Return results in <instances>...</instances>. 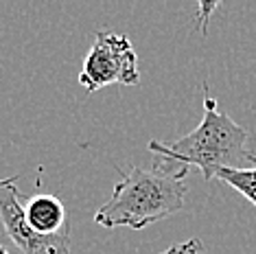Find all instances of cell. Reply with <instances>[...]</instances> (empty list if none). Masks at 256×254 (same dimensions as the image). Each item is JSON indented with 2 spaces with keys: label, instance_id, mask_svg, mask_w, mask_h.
Segmentation results:
<instances>
[{
  "label": "cell",
  "instance_id": "6da1fadb",
  "mask_svg": "<svg viewBox=\"0 0 256 254\" xmlns=\"http://www.w3.org/2000/svg\"><path fill=\"white\" fill-rule=\"evenodd\" d=\"M186 176L188 166H173L162 158L151 169L132 166L127 173H120L112 198L94 212V222L103 228L142 230L176 215L184 208L188 193Z\"/></svg>",
  "mask_w": 256,
  "mask_h": 254
},
{
  "label": "cell",
  "instance_id": "7a4b0ae2",
  "mask_svg": "<svg viewBox=\"0 0 256 254\" xmlns=\"http://www.w3.org/2000/svg\"><path fill=\"white\" fill-rule=\"evenodd\" d=\"M248 140V132L224 110H219L210 94H206L202 123L171 145L151 140L149 152L166 162L197 166L204 180H212L224 169H254L256 152Z\"/></svg>",
  "mask_w": 256,
  "mask_h": 254
},
{
  "label": "cell",
  "instance_id": "3957f363",
  "mask_svg": "<svg viewBox=\"0 0 256 254\" xmlns=\"http://www.w3.org/2000/svg\"><path fill=\"white\" fill-rule=\"evenodd\" d=\"M138 82V55L130 38L123 33L98 31L90 53L84 60L79 84L88 92H96L112 84L136 86Z\"/></svg>",
  "mask_w": 256,
  "mask_h": 254
},
{
  "label": "cell",
  "instance_id": "277c9868",
  "mask_svg": "<svg viewBox=\"0 0 256 254\" xmlns=\"http://www.w3.org/2000/svg\"><path fill=\"white\" fill-rule=\"evenodd\" d=\"M0 222L9 239L22 254H70V228L53 236H40L24 217V202L20 200L18 176L0 180Z\"/></svg>",
  "mask_w": 256,
  "mask_h": 254
},
{
  "label": "cell",
  "instance_id": "5b68a950",
  "mask_svg": "<svg viewBox=\"0 0 256 254\" xmlns=\"http://www.w3.org/2000/svg\"><path fill=\"white\" fill-rule=\"evenodd\" d=\"M24 217L31 230L40 236H53L70 228L64 202L50 193H36L24 202Z\"/></svg>",
  "mask_w": 256,
  "mask_h": 254
},
{
  "label": "cell",
  "instance_id": "8992f818",
  "mask_svg": "<svg viewBox=\"0 0 256 254\" xmlns=\"http://www.w3.org/2000/svg\"><path fill=\"white\" fill-rule=\"evenodd\" d=\"M217 178L236 188L243 198L256 206V166L254 169H224L217 173Z\"/></svg>",
  "mask_w": 256,
  "mask_h": 254
},
{
  "label": "cell",
  "instance_id": "52a82bcc",
  "mask_svg": "<svg viewBox=\"0 0 256 254\" xmlns=\"http://www.w3.org/2000/svg\"><path fill=\"white\" fill-rule=\"evenodd\" d=\"M217 7H219V2H206V0L200 2V11H197V16H195V24L202 33L208 31V20H210V14Z\"/></svg>",
  "mask_w": 256,
  "mask_h": 254
},
{
  "label": "cell",
  "instance_id": "ba28073f",
  "mask_svg": "<svg viewBox=\"0 0 256 254\" xmlns=\"http://www.w3.org/2000/svg\"><path fill=\"white\" fill-rule=\"evenodd\" d=\"M200 252H202L200 239H188V241H184V244H176L168 248V250L158 252V254H200Z\"/></svg>",
  "mask_w": 256,
  "mask_h": 254
},
{
  "label": "cell",
  "instance_id": "9c48e42d",
  "mask_svg": "<svg viewBox=\"0 0 256 254\" xmlns=\"http://www.w3.org/2000/svg\"><path fill=\"white\" fill-rule=\"evenodd\" d=\"M0 254H9V250L4 246H0Z\"/></svg>",
  "mask_w": 256,
  "mask_h": 254
}]
</instances>
